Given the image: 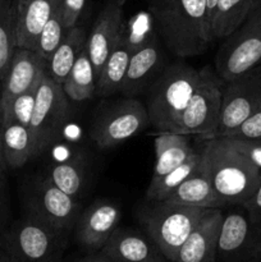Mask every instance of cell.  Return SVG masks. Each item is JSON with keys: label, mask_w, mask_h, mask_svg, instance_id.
Masks as SVG:
<instances>
[{"label": "cell", "mask_w": 261, "mask_h": 262, "mask_svg": "<svg viewBox=\"0 0 261 262\" xmlns=\"http://www.w3.org/2000/svg\"><path fill=\"white\" fill-rule=\"evenodd\" d=\"M202 164L223 206L243 205L261 182V170L227 137L205 140Z\"/></svg>", "instance_id": "1"}, {"label": "cell", "mask_w": 261, "mask_h": 262, "mask_svg": "<svg viewBox=\"0 0 261 262\" xmlns=\"http://www.w3.org/2000/svg\"><path fill=\"white\" fill-rule=\"evenodd\" d=\"M156 31L178 58L205 53L211 42L207 31V0H156L151 8Z\"/></svg>", "instance_id": "2"}, {"label": "cell", "mask_w": 261, "mask_h": 262, "mask_svg": "<svg viewBox=\"0 0 261 262\" xmlns=\"http://www.w3.org/2000/svg\"><path fill=\"white\" fill-rule=\"evenodd\" d=\"M199 81L200 71L184 63H174L151 82L145 105L150 124L159 133L171 132Z\"/></svg>", "instance_id": "3"}, {"label": "cell", "mask_w": 261, "mask_h": 262, "mask_svg": "<svg viewBox=\"0 0 261 262\" xmlns=\"http://www.w3.org/2000/svg\"><path fill=\"white\" fill-rule=\"evenodd\" d=\"M68 238L26 214L0 234V247L10 262H63Z\"/></svg>", "instance_id": "4"}, {"label": "cell", "mask_w": 261, "mask_h": 262, "mask_svg": "<svg viewBox=\"0 0 261 262\" xmlns=\"http://www.w3.org/2000/svg\"><path fill=\"white\" fill-rule=\"evenodd\" d=\"M209 209L159 202L143 211L141 223L161 252L174 262L179 250Z\"/></svg>", "instance_id": "5"}, {"label": "cell", "mask_w": 261, "mask_h": 262, "mask_svg": "<svg viewBox=\"0 0 261 262\" xmlns=\"http://www.w3.org/2000/svg\"><path fill=\"white\" fill-rule=\"evenodd\" d=\"M261 66V5L253 8L245 22L223 38L215 55V72L224 82Z\"/></svg>", "instance_id": "6"}, {"label": "cell", "mask_w": 261, "mask_h": 262, "mask_svg": "<svg viewBox=\"0 0 261 262\" xmlns=\"http://www.w3.org/2000/svg\"><path fill=\"white\" fill-rule=\"evenodd\" d=\"M224 81L210 67L200 71V81L171 133L199 135L209 138L217 128L223 102Z\"/></svg>", "instance_id": "7"}, {"label": "cell", "mask_w": 261, "mask_h": 262, "mask_svg": "<svg viewBox=\"0 0 261 262\" xmlns=\"http://www.w3.org/2000/svg\"><path fill=\"white\" fill-rule=\"evenodd\" d=\"M69 112V99L61 84L53 81L45 72L38 84L35 107L28 125L35 156L42 154L58 138L68 119Z\"/></svg>", "instance_id": "8"}, {"label": "cell", "mask_w": 261, "mask_h": 262, "mask_svg": "<svg viewBox=\"0 0 261 262\" xmlns=\"http://www.w3.org/2000/svg\"><path fill=\"white\" fill-rule=\"evenodd\" d=\"M148 124L146 105L135 97L125 96L99 115L91 128V137L99 148H110L135 137Z\"/></svg>", "instance_id": "9"}, {"label": "cell", "mask_w": 261, "mask_h": 262, "mask_svg": "<svg viewBox=\"0 0 261 262\" xmlns=\"http://www.w3.org/2000/svg\"><path fill=\"white\" fill-rule=\"evenodd\" d=\"M260 106L261 66H258L232 81L224 82L219 123L209 138L232 135Z\"/></svg>", "instance_id": "10"}, {"label": "cell", "mask_w": 261, "mask_h": 262, "mask_svg": "<svg viewBox=\"0 0 261 262\" xmlns=\"http://www.w3.org/2000/svg\"><path fill=\"white\" fill-rule=\"evenodd\" d=\"M26 206V214L68 237L78 222L76 199L59 189L48 177L33 183L27 192Z\"/></svg>", "instance_id": "11"}, {"label": "cell", "mask_w": 261, "mask_h": 262, "mask_svg": "<svg viewBox=\"0 0 261 262\" xmlns=\"http://www.w3.org/2000/svg\"><path fill=\"white\" fill-rule=\"evenodd\" d=\"M215 262H261V229L243 207L224 214Z\"/></svg>", "instance_id": "12"}, {"label": "cell", "mask_w": 261, "mask_h": 262, "mask_svg": "<svg viewBox=\"0 0 261 262\" xmlns=\"http://www.w3.org/2000/svg\"><path fill=\"white\" fill-rule=\"evenodd\" d=\"M119 207L110 201H97L79 215L74 227L78 245L90 253L99 252L120 222Z\"/></svg>", "instance_id": "13"}, {"label": "cell", "mask_w": 261, "mask_h": 262, "mask_svg": "<svg viewBox=\"0 0 261 262\" xmlns=\"http://www.w3.org/2000/svg\"><path fill=\"white\" fill-rule=\"evenodd\" d=\"M123 32V10L119 0H112L104 7L95 20L87 37L86 50L94 66L96 81L102 67Z\"/></svg>", "instance_id": "14"}, {"label": "cell", "mask_w": 261, "mask_h": 262, "mask_svg": "<svg viewBox=\"0 0 261 262\" xmlns=\"http://www.w3.org/2000/svg\"><path fill=\"white\" fill-rule=\"evenodd\" d=\"M46 72V59L36 50L17 48L2 83V112L13 99L38 83Z\"/></svg>", "instance_id": "15"}, {"label": "cell", "mask_w": 261, "mask_h": 262, "mask_svg": "<svg viewBox=\"0 0 261 262\" xmlns=\"http://www.w3.org/2000/svg\"><path fill=\"white\" fill-rule=\"evenodd\" d=\"M164 54L155 37H148L133 50L123 78L119 91L127 97H132L150 86L151 79H155L161 72Z\"/></svg>", "instance_id": "16"}, {"label": "cell", "mask_w": 261, "mask_h": 262, "mask_svg": "<svg viewBox=\"0 0 261 262\" xmlns=\"http://www.w3.org/2000/svg\"><path fill=\"white\" fill-rule=\"evenodd\" d=\"M224 212L209 209L179 250L174 262H215Z\"/></svg>", "instance_id": "17"}, {"label": "cell", "mask_w": 261, "mask_h": 262, "mask_svg": "<svg viewBox=\"0 0 261 262\" xmlns=\"http://www.w3.org/2000/svg\"><path fill=\"white\" fill-rule=\"evenodd\" d=\"M99 252L118 262H170L148 235L120 228L114 230Z\"/></svg>", "instance_id": "18"}, {"label": "cell", "mask_w": 261, "mask_h": 262, "mask_svg": "<svg viewBox=\"0 0 261 262\" xmlns=\"http://www.w3.org/2000/svg\"><path fill=\"white\" fill-rule=\"evenodd\" d=\"M61 0H22L17 3V48L36 50L38 36Z\"/></svg>", "instance_id": "19"}, {"label": "cell", "mask_w": 261, "mask_h": 262, "mask_svg": "<svg viewBox=\"0 0 261 262\" xmlns=\"http://www.w3.org/2000/svg\"><path fill=\"white\" fill-rule=\"evenodd\" d=\"M163 202L202 209H220L223 206L202 164V158L193 173L189 174Z\"/></svg>", "instance_id": "20"}, {"label": "cell", "mask_w": 261, "mask_h": 262, "mask_svg": "<svg viewBox=\"0 0 261 262\" xmlns=\"http://www.w3.org/2000/svg\"><path fill=\"white\" fill-rule=\"evenodd\" d=\"M135 48L136 46L130 42L129 37L123 30L122 35L119 36V40L117 41L112 53L107 56L106 61L102 67L101 74L97 79V95L109 96L115 91H119V87L125 76Z\"/></svg>", "instance_id": "21"}, {"label": "cell", "mask_w": 261, "mask_h": 262, "mask_svg": "<svg viewBox=\"0 0 261 262\" xmlns=\"http://www.w3.org/2000/svg\"><path fill=\"white\" fill-rule=\"evenodd\" d=\"M154 148L156 160L151 179L160 178L164 174L178 168L196 151L189 145L186 135L171 132L159 133L154 141Z\"/></svg>", "instance_id": "22"}, {"label": "cell", "mask_w": 261, "mask_h": 262, "mask_svg": "<svg viewBox=\"0 0 261 262\" xmlns=\"http://www.w3.org/2000/svg\"><path fill=\"white\" fill-rule=\"evenodd\" d=\"M86 42L87 36L82 27L74 26L67 31L60 45L55 49V51L46 61V72L53 81L63 84L77 58L86 48Z\"/></svg>", "instance_id": "23"}, {"label": "cell", "mask_w": 261, "mask_h": 262, "mask_svg": "<svg viewBox=\"0 0 261 262\" xmlns=\"http://www.w3.org/2000/svg\"><path fill=\"white\" fill-rule=\"evenodd\" d=\"M0 147L7 168H20L35 156L30 128L19 123H2Z\"/></svg>", "instance_id": "24"}, {"label": "cell", "mask_w": 261, "mask_h": 262, "mask_svg": "<svg viewBox=\"0 0 261 262\" xmlns=\"http://www.w3.org/2000/svg\"><path fill=\"white\" fill-rule=\"evenodd\" d=\"M252 9L251 0H217L209 22L210 41L228 37L245 22Z\"/></svg>", "instance_id": "25"}, {"label": "cell", "mask_w": 261, "mask_h": 262, "mask_svg": "<svg viewBox=\"0 0 261 262\" xmlns=\"http://www.w3.org/2000/svg\"><path fill=\"white\" fill-rule=\"evenodd\" d=\"M67 97L73 101H86L92 99L96 94L97 81L95 76L94 66L91 63L86 48L83 49L76 63L72 67L66 81L61 84Z\"/></svg>", "instance_id": "26"}, {"label": "cell", "mask_w": 261, "mask_h": 262, "mask_svg": "<svg viewBox=\"0 0 261 262\" xmlns=\"http://www.w3.org/2000/svg\"><path fill=\"white\" fill-rule=\"evenodd\" d=\"M17 3L0 0V87L17 49Z\"/></svg>", "instance_id": "27"}, {"label": "cell", "mask_w": 261, "mask_h": 262, "mask_svg": "<svg viewBox=\"0 0 261 262\" xmlns=\"http://www.w3.org/2000/svg\"><path fill=\"white\" fill-rule=\"evenodd\" d=\"M201 150L194 151L186 161H184L182 165H179L178 168L173 169L169 173L164 174L163 177L156 179H151L150 184L147 187V191H146V197H147L148 201L155 202H163L170 196L171 192L189 176L194 171V169L197 168V165L201 161Z\"/></svg>", "instance_id": "28"}, {"label": "cell", "mask_w": 261, "mask_h": 262, "mask_svg": "<svg viewBox=\"0 0 261 262\" xmlns=\"http://www.w3.org/2000/svg\"><path fill=\"white\" fill-rule=\"evenodd\" d=\"M48 178L67 194L76 199L84 188V166L79 159L54 164Z\"/></svg>", "instance_id": "29"}, {"label": "cell", "mask_w": 261, "mask_h": 262, "mask_svg": "<svg viewBox=\"0 0 261 262\" xmlns=\"http://www.w3.org/2000/svg\"><path fill=\"white\" fill-rule=\"evenodd\" d=\"M66 33L67 30L66 27H64L61 8L60 4H59V7L56 8L55 12L51 14L50 19H49L48 23L44 26L42 31H41L40 36H38L36 51L48 61L49 58L51 56V54H53L54 51H55V49L60 45Z\"/></svg>", "instance_id": "30"}, {"label": "cell", "mask_w": 261, "mask_h": 262, "mask_svg": "<svg viewBox=\"0 0 261 262\" xmlns=\"http://www.w3.org/2000/svg\"><path fill=\"white\" fill-rule=\"evenodd\" d=\"M38 84H40V82L36 83L33 87H31L28 91L23 92L19 96L13 99L12 101L3 109L2 123L15 122L19 123V124L27 125V127L30 125L33 107H35L36 94H37Z\"/></svg>", "instance_id": "31"}, {"label": "cell", "mask_w": 261, "mask_h": 262, "mask_svg": "<svg viewBox=\"0 0 261 262\" xmlns=\"http://www.w3.org/2000/svg\"><path fill=\"white\" fill-rule=\"evenodd\" d=\"M237 148L240 152L247 156L261 170V138H241L234 136H223Z\"/></svg>", "instance_id": "32"}, {"label": "cell", "mask_w": 261, "mask_h": 262, "mask_svg": "<svg viewBox=\"0 0 261 262\" xmlns=\"http://www.w3.org/2000/svg\"><path fill=\"white\" fill-rule=\"evenodd\" d=\"M84 5H86V0H61V15H63V23L67 31L77 26V22L84 9Z\"/></svg>", "instance_id": "33"}, {"label": "cell", "mask_w": 261, "mask_h": 262, "mask_svg": "<svg viewBox=\"0 0 261 262\" xmlns=\"http://www.w3.org/2000/svg\"><path fill=\"white\" fill-rule=\"evenodd\" d=\"M229 136L241 138H261V106Z\"/></svg>", "instance_id": "34"}, {"label": "cell", "mask_w": 261, "mask_h": 262, "mask_svg": "<svg viewBox=\"0 0 261 262\" xmlns=\"http://www.w3.org/2000/svg\"><path fill=\"white\" fill-rule=\"evenodd\" d=\"M241 206L247 212L251 223L261 229V182L258 184L257 189L253 192L252 196Z\"/></svg>", "instance_id": "35"}, {"label": "cell", "mask_w": 261, "mask_h": 262, "mask_svg": "<svg viewBox=\"0 0 261 262\" xmlns=\"http://www.w3.org/2000/svg\"><path fill=\"white\" fill-rule=\"evenodd\" d=\"M7 165L3 159L2 147H0V234L5 229V219H7V201H5V178L4 171Z\"/></svg>", "instance_id": "36"}, {"label": "cell", "mask_w": 261, "mask_h": 262, "mask_svg": "<svg viewBox=\"0 0 261 262\" xmlns=\"http://www.w3.org/2000/svg\"><path fill=\"white\" fill-rule=\"evenodd\" d=\"M77 262H118V261L112 260V258L106 257V256H104L100 252H95V253H89V255H86L84 257L79 258Z\"/></svg>", "instance_id": "37"}, {"label": "cell", "mask_w": 261, "mask_h": 262, "mask_svg": "<svg viewBox=\"0 0 261 262\" xmlns=\"http://www.w3.org/2000/svg\"><path fill=\"white\" fill-rule=\"evenodd\" d=\"M217 0H207V31H209V22L210 18H211L212 10H214L215 4H216Z\"/></svg>", "instance_id": "38"}, {"label": "cell", "mask_w": 261, "mask_h": 262, "mask_svg": "<svg viewBox=\"0 0 261 262\" xmlns=\"http://www.w3.org/2000/svg\"><path fill=\"white\" fill-rule=\"evenodd\" d=\"M0 262H10L9 257H8L7 253L4 252V250L2 247H0Z\"/></svg>", "instance_id": "39"}, {"label": "cell", "mask_w": 261, "mask_h": 262, "mask_svg": "<svg viewBox=\"0 0 261 262\" xmlns=\"http://www.w3.org/2000/svg\"><path fill=\"white\" fill-rule=\"evenodd\" d=\"M2 120H3V112H2V87H0V128H2Z\"/></svg>", "instance_id": "40"}, {"label": "cell", "mask_w": 261, "mask_h": 262, "mask_svg": "<svg viewBox=\"0 0 261 262\" xmlns=\"http://www.w3.org/2000/svg\"><path fill=\"white\" fill-rule=\"evenodd\" d=\"M251 2H252L253 8H256V7H258V5H261V0H251Z\"/></svg>", "instance_id": "41"}, {"label": "cell", "mask_w": 261, "mask_h": 262, "mask_svg": "<svg viewBox=\"0 0 261 262\" xmlns=\"http://www.w3.org/2000/svg\"><path fill=\"white\" fill-rule=\"evenodd\" d=\"M19 2H22V0H15V3H19Z\"/></svg>", "instance_id": "42"}, {"label": "cell", "mask_w": 261, "mask_h": 262, "mask_svg": "<svg viewBox=\"0 0 261 262\" xmlns=\"http://www.w3.org/2000/svg\"><path fill=\"white\" fill-rule=\"evenodd\" d=\"M76 262H77V261H76Z\"/></svg>", "instance_id": "43"}]
</instances>
